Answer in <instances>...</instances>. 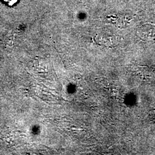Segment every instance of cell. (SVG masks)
I'll list each match as a JSON object with an SVG mask.
<instances>
[{
  "label": "cell",
  "instance_id": "6da1fadb",
  "mask_svg": "<svg viewBox=\"0 0 155 155\" xmlns=\"http://www.w3.org/2000/svg\"><path fill=\"white\" fill-rule=\"evenodd\" d=\"M95 41L100 45L106 47H113L118 44L119 39L115 36H105L97 35L94 38Z\"/></svg>",
  "mask_w": 155,
  "mask_h": 155
},
{
  "label": "cell",
  "instance_id": "7a4b0ae2",
  "mask_svg": "<svg viewBox=\"0 0 155 155\" xmlns=\"http://www.w3.org/2000/svg\"><path fill=\"white\" fill-rule=\"evenodd\" d=\"M155 30L154 28L150 27L148 28V31L146 28L145 25H143L139 28L137 31V34L140 38H142L143 40H152L154 38L155 35Z\"/></svg>",
  "mask_w": 155,
  "mask_h": 155
},
{
  "label": "cell",
  "instance_id": "3957f363",
  "mask_svg": "<svg viewBox=\"0 0 155 155\" xmlns=\"http://www.w3.org/2000/svg\"><path fill=\"white\" fill-rule=\"evenodd\" d=\"M2 1H4L6 4L10 5H12L15 4L17 1V0H2Z\"/></svg>",
  "mask_w": 155,
  "mask_h": 155
}]
</instances>
